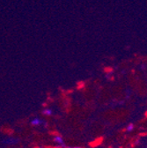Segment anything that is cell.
<instances>
[{
  "mask_svg": "<svg viewBox=\"0 0 147 148\" xmlns=\"http://www.w3.org/2000/svg\"><path fill=\"white\" fill-rule=\"evenodd\" d=\"M53 142L56 144L57 146H58L59 148H66V144L64 142V138L60 135V134H56L53 137Z\"/></svg>",
  "mask_w": 147,
  "mask_h": 148,
  "instance_id": "cell-1",
  "label": "cell"
},
{
  "mask_svg": "<svg viewBox=\"0 0 147 148\" xmlns=\"http://www.w3.org/2000/svg\"><path fill=\"white\" fill-rule=\"evenodd\" d=\"M42 114L44 116H51L53 115V110L49 108H45L44 109H42Z\"/></svg>",
  "mask_w": 147,
  "mask_h": 148,
  "instance_id": "cell-3",
  "label": "cell"
},
{
  "mask_svg": "<svg viewBox=\"0 0 147 148\" xmlns=\"http://www.w3.org/2000/svg\"><path fill=\"white\" fill-rule=\"evenodd\" d=\"M134 129H135V124L134 123H130L129 124H127V126H126V128H125V130H126V132H132L133 131H134Z\"/></svg>",
  "mask_w": 147,
  "mask_h": 148,
  "instance_id": "cell-4",
  "label": "cell"
},
{
  "mask_svg": "<svg viewBox=\"0 0 147 148\" xmlns=\"http://www.w3.org/2000/svg\"><path fill=\"white\" fill-rule=\"evenodd\" d=\"M69 148H81L80 146H73V147H69Z\"/></svg>",
  "mask_w": 147,
  "mask_h": 148,
  "instance_id": "cell-5",
  "label": "cell"
},
{
  "mask_svg": "<svg viewBox=\"0 0 147 148\" xmlns=\"http://www.w3.org/2000/svg\"><path fill=\"white\" fill-rule=\"evenodd\" d=\"M44 123V121L42 120L39 117H34L30 121V125L33 127H40L41 125H42Z\"/></svg>",
  "mask_w": 147,
  "mask_h": 148,
  "instance_id": "cell-2",
  "label": "cell"
}]
</instances>
